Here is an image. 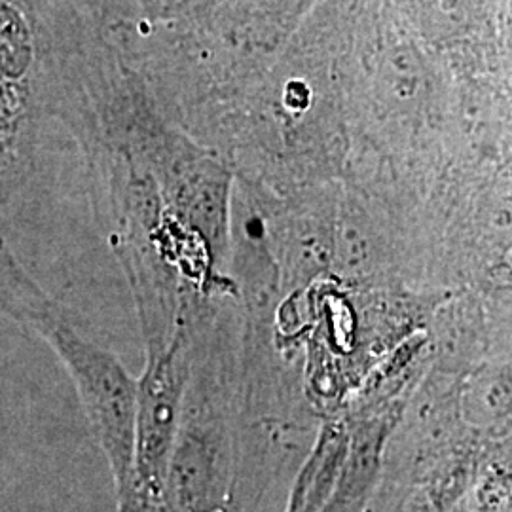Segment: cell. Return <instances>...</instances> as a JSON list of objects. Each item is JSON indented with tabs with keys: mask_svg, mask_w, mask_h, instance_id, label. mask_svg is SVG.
<instances>
[{
	"mask_svg": "<svg viewBox=\"0 0 512 512\" xmlns=\"http://www.w3.org/2000/svg\"><path fill=\"white\" fill-rule=\"evenodd\" d=\"M0 310L48 342L63 361L122 494L133 471L139 384L110 351L80 332L67 311L25 272L2 239Z\"/></svg>",
	"mask_w": 512,
	"mask_h": 512,
	"instance_id": "6da1fadb",
	"label": "cell"
}]
</instances>
